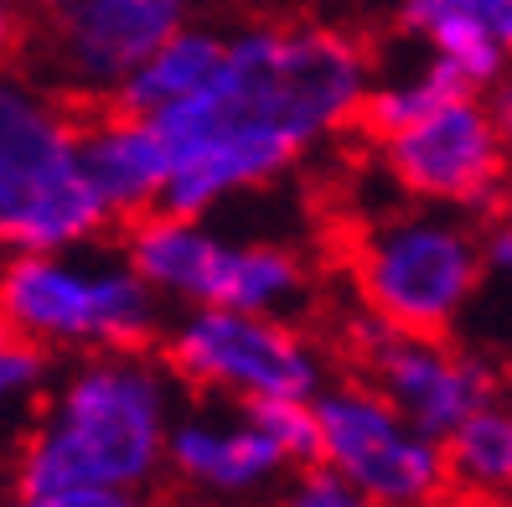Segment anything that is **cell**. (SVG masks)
Segmentation results:
<instances>
[{
    "label": "cell",
    "mask_w": 512,
    "mask_h": 507,
    "mask_svg": "<svg viewBox=\"0 0 512 507\" xmlns=\"http://www.w3.org/2000/svg\"><path fill=\"white\" fill-rule=\"evenodd\" d=\"M368 42L337 21L290 16L223 32V57L192 99L156 119L166 145V213L218 207L285 182L337 135L363 125L373 88Z\"/></svg>",
    "instance_id": "obj_1"
},
{
    "label": "cell",
    "mask_w": 512,
    "mask_h": 507,
    "mask_svg": "<svg viewBox=\"0 0 512 507\" xmlns=\"http://www.w3.org/2000/svg\"><path fill=\"white\" fill-rule=\"evenodd\" d=\"M182 383L150 347L73 357L32 404L11 482L21 497H145L166 476Z\"/></svg>",
    "instance_id": "obj_2"
},
{
    "label": "cell",
    "mask_w": 512,
    "mask_h": 507,
    "mask_svg": "<svg viewBox=\"0 0 512 507\" xmlns=\"http://www.w3.org/2000/svg\"><path fill=\"white\" fill-rule=\"evenodd\" d=\"M109 213L63 88L0 63V254L94 244Z\"/></svg>",
    "instance_id": "obj_3"
},
{
    "label": "cell",
    "mask_w": 512,
    "mask_h": 507,
    "mask_svg": "<svg viewBox=\"0 0 512 507\" xmlns=\"http://www.w3.org/2000/svg\"><path fill=\"white\" fill-rule=\"evenodd\" d=\"M0 321L42 357H94L150 347L166 326V306L156 301L125 249L73 244L6 254L0 264Z\"/></svg>",
    "instance_id": "obj_4"
},
{
    "label": "cell",
    "mask_w": 512,
    "mask_h": 507,
    "mask_svg": "<svg viewBox=\"0 0 512 507\" xmlns=\"http://www.w3.org/2000/svg\"><path fill=\"white\" fill-rule=\"evenodd\" d=\"M125 259L161 306H228L254 316H300L316 295L311 259L280 238L223 233L197 213H140L125 233Z\"/></svg>",
    "instance_id": "obj_5"
},
{
    "label": "cell",
    "mask_w": 512,
    "mask_h": 507,
    "mask_svg": "<svg viewBox=\"0 0 512 507\" xmlns=\"http://www.w3.org/2000/svg\"><path fill=\"white\" fill-rule=\"evenodd\" d=\"M347 275L373 321L399 332H450L487 280V254L461 213L409 202L352 233Z\"/></svg>",
    "instance_id": "obj_6"
},
{
    "label": "cell",
    "mask_w": 512,
    "mask_h": 507,
    "mask_svg": "<svg viewBox=\"0 0 512 507\" xmlns=\"http://www.w3.org/2000/svg\"><path fill=\"white\" fill-rule=\"evenodd\" d=\"M161 363L182 389L223 404H311L331 363L321 342L290 316L228 306H187L161 326Z\"/></svg>",
    "instance_id": "obj_7"
},
{
    "label": "cell",
    "mask_w": 512,
    "mask_h": 507,
    "mask_svg": "<svg viewBox=\"0 0 512 507\" xmlns=\"http://www.w3.org/2000/svg\"><path fill=\"white\" fill-rule=\"evenodd\" d=\"M300 466H311V404H223L176 409L166 476L197 507H259Z\"/></svg>",
    "instance_id": "obj_8"
},
{
    "label": "cell",
    "mask_w": 512,
    "mask_h": 507,
    "mask_svg": "<svg viewBox=\"0 0 512 507\" xmlns=\"http://www.w3.org/2000/svg\"><path fill=\"white\" fill-rule=\"evenodd\" d=\"M311 461L378 507H440L450 497L440 440L414 430L368 378H326L311 399Z\"/></svg>",
    "instance_id": "obj_9"
},
{
    "label": "cell",
    "mask_w": 512,
    "mask_h": 507,
    "mask_svg": "<svg viewBox=\"0 0 512 507\" xmlns=\"http://www.w3.org/2000/svg\"><path fill=\"white\" fill-rule=\"evenodd\" d=\"M373 140L394 192L425 207H445V213L492 207L512 171V145L502 140L481 94H450Z\"/></svg>",
    "instance_id": "obj_10"
},
{
    "label": "cell",
    "mask_w": 512,
    "mask_h": 507,
    "mask_svg": "<svg viewBox=\"0 0 512 507\" xmlns=\"http://www.w3.org/2000/svg\"><path fill=\"white\" fill-rule=\"evenodd\" d=\"M347 352L357 357V378H368L414 430L435 440L502 394V378L481 352L445 342V332H399L368 311L347 326Z\"/></svg>",
    "instance_id": "obj_11"
},
{
    "label": "cell",
    "mask_w": 512,
    "mask_h": 507,
    "mask_svg": "<svg viewBox=\"0 0 512 507\" xmlns=\"http://www.w3.org/2000/svg\"><path fill=\"white\" fill-rule=\"evenodd\" d=\"M207 0H32L47 68L63 94L114 99L140 57L182 32Z\"/></svg>",
    "instance_id": "obj_12"
},
{
    "label": "cell",
    "mask_w": 512,
    "mask_h": 507,
    "mask_svg": "<svg viewBox=\"0 0 512 507\" xmlns=\"http://www.w3.org/2000/svg\"><path fill=\"white\" fill-rule=\"evenodd\" d=\"M399 32L476 94L512 73V0H399Z\"/></svg>",
    "instance_id": "obj_13"
},
{
    "label": "cell",
    "mask_w": 512,
    "mask_h": 507,
    "mask_svg": "<svg viewBox=\"0 0 512 507\" xmlns=\"http://www.w3.org/2000/svg\"><path fill=\"white\" fill-rule=\"evenodd\" d=\"M83 156L94 192L104 202L109 223L114 218H140L156 213L166 192V145L150 114L114 109L94 125H83Z\"/></svg>",
    "instance_id": "obj_14"
},
{
    "label": "cell",
    "mask_w": 512,
    "mask_h": 507,
    "mask_svg": "<svg viewBox=\"0 0 512 507\" xmlns=\"http://www.w3.org/2000/svg\"><path fill=\"white\" fill-rule=\"evenodd\" d=\"M445 482L471 507H512V404L497 394L476 404L466 420L440 440Z\"/></svg>",
    "instance_id": "obj_15"
},
{
    "label": "cell",
    "mask_w": 512,
    "mask_h": 507,
    "mask_svg": "<svg viewBox=\"0 0 512 507\" xmlns=\"http://www.w3.org/2000/svg\"><path fill=\"white\" fill-rule=\"evenodd\" d=\"M223 57V26H207V21H187L182 32H171L166 42H156L140 63L125 73V83L114 88L119 109H135V114H161L171 104L192 99L197 88L213 78Z\"/></svg>",
    "instance_id": "obj_16"
},
{
    "label": "cell",
    "mask_w": 512,
    "mask_h": 507,
    "mask_svg": "<svg viewBox=\"0 0 512 507\" xmlns=\"http://www.w3.org/2000/svg\"><path fill=\"white\" fill-rule=\"evenodd\" d=\"M450 94H476V88H466L450 68H440L435 57L419 52V63H409V68H399V73H388V78H373L368 104H363V125H368L373 135L399 130L404 119L435 109V104L450 99Z\"/></svg>",
    "instance_id": "obj_17"
},
{
    "label": "cell",
    "mask_w": 512,
    "mask_h": 507,
    "mask_svg": "<svg viewBox=\"0 0 512 507\" xmlns=\"http://www.w3.org/2000/svg\"><path fill=\"white\" fill-rule=\"evenodd\" d=\"M47 357L21 342L6 321H0V425L21 420V414H32V404L42 399L47 389Z\"/></svg>",
    "instance_id": "obj_18"
},
{
    "label": "cell",
    "mask_w": 512,
    "mask_h": 507,
    "mask_svg": "<svg viewBox=\"0 0 512 507\" xmlns=\"http://www.w3.org/2000/svg\"><path fill=\"white\" fill-rule=\"evenodd\" d=\"M269 507H378V502H368L357 487H347L342 476H331L326 466H300L290 482L269 497Z\"/></svg>",
    "instance_id": "obj_19"
},
{
    "label": "cell",
    "mask_w": 512,
    "mask_h": 507,
    "mask_svg": "<svg viewBox=\"0 0 512 507\" xmlns=\"http://www.w3.org/2000/svg\"><path fill=\"white\" fill-rule=\"evenodd\" d=\"M26 42V6H11V0H0V63Z\"/></svg>",
    "instance_id": "obj_20"
},
{
    "label": "cell",
    "mask_w": 512,
    "mask_h": 507,
    "mask_svg": "<svg viewBox=\"0 0 512 507\" xmlns=\"http://www.w3.org/2000/svg\"><path fill=\"white\" fill-rule=\"evenodd\" d=\"M487 109H492V119H497L502 140L512 145V73H502V78L492 83V99H487Z\"/></svg>",
    "instance_id": "obj_21"
},
{
    "label": "cell",
    "mask_w": 512,
    "mask_h": 507,
    "mask_svg": "<svg viewBox=\"0 0 512 507\" xmlns=\"http://www.w3.org/2000/svg\"><path fill=\"white\" fill-rule=\"evenodd\" d=\"M114 502H130V497H11L6 507H114Z\"/></svg>",
    "instance_id": "obj_22"
},
{
    "label": "cell",
    "mask_w": 512,
    "mask_h": 507,
    "mask_svg": "<svg viewBox=\"0 0 512 507\" xmlns=\"http://www.w3.org/2000/svg\"><path fill=\"white\" fill-rule=\"evenodd\" d=\"M492 213H497V218H512V171H507V182H502V192H497V202H492Z\"/></svg>",
    "instance_id": "obj_23"
},
{
    "label": "cell",
    "mask_w": 512,
    "mask_h": 507,
    "mask_svg": "<svg viewBox=\"0 0 512 507\" xmlns=\"http://www.w3.org/2000/svg\"><path fill=\"white\" fill-rule=\"evenodd\" d=\"M114 507H140V497H130V502H114Z\"/></svg>",
    "instance_id": "obj_24"
},
{
    "label": "cell",
    "mask_w": 512,
    "mask_h": 507,
    "mask_svg": "<svg viewBox=\"0 0 512 507\" xmlns=\"http://www.w3.org/2000/svg\"><path fill=\"white\" fill-rule=\"evenodd\" d=\"M11 6H32V0H11Z\"/></svg>",
    "instance_id": "obj_25"
},
{
    "label": "cell",
    "mask_w": 512,
    "mask_h": 507,
    "mask_svg": "<svg viewBox=\"0 0 512 507\" xmlns=\"http://www.w3.org/2000/svg\"><path fill=\"white\" fill-rule=\"evenodd\" d=\"M373 6H378V0H373ZM388 6H399V0H388Z\"/></svg>",
    "instance_id": "obj_26"
}]
</instances>
